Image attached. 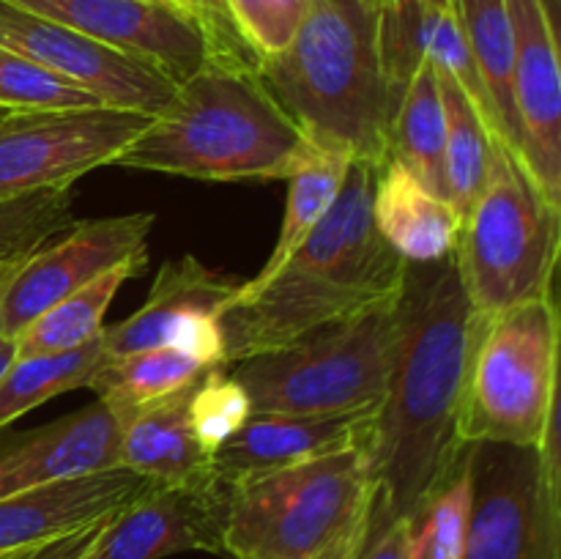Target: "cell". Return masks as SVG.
<instances>
[{"label":"cell","mask_w":561,"mask_h":559,"mask_svg":"<svg viewBox=\"0 0 561 559\" xmlns=\"http://www.w3.org/2000/svg\"><path fill=\"white\" fill-rule=\"evenodd\" d=\"M394 316L392 367L367 444L376 486L367 535L414 518L458 466L466 449V378L482 323L460 283L455 252L433 263H405Z\"/></svg>","instance_id":"obj_1"},{"label":"cell","mask_w":561,"mask_h":559,"mask_svg":"<svg viewBox=\"0 0 561 559\" xmlns=\"http://www.w3.org/2000/svg\"><path fill=\"white\" fill-rule=\"evenodd\" d=\"M376 173L370 164L351 162L337 201L305 244L263 285H241L219 321L225 365L398 301L405 261L373 223Z\"/></svg>","instance_id":"obj_2"},{"label":"cell","mask_w":561,"mask_h":559,"mask_svg":"<svg viewBox=\"0 0 561 559\" xmlns=\"http://www.w3.org/2000/svg\"><path fill=\"white\" fill-rule=\"evenodd\" d=\"M255 75L321 151L381 168L403 91L389 80L378 9L362 0H310L294 42Z\"/></svg>","instance_id":"obj_3"},{"label":"cell","mask_w":561,"mask_h":559,"mask_svg":"<svg viewBox=\"0 0 561 559\" xmlns=\"http://www.w3.org/2000/svg\"><path fill=\"white\" fill-rule=\"evenodd\" d=\"M252 66L208 64L110 164L201 181L290 179L321 157Z\"/></svg>","instance_id":"obj_4"},{"label":"cell","mask_w":561,"mask_h":559,"mask_svg":"<svg viewBox=\"0 0 561 559\" xmlns=\"http://www.w3.org/2000/svg\"><path fill=\"white\" fill-rule=\"evenodd\" d=\"M230 488L225 554L236 559H359L376 486L367 447L250 477Z\"/></svg>","instance_id":"obj_5"},{"label":"cell","mask_w":561,"mask_h":559,"mask_svg":"<svg viewBox=\"0 0 561 559\" xmlns=\"http://www.w3.org/2000/svg\"><path fill=\"white\" fill-rule=\"evenodd\" d=\"M559 244L561 206L491 137L485 184L455 244V266L477 316L491 318L520 301L553 296Z\"/></svg>","instance_id":"obj_6"},{"label":"cell","mask_w":561,"mask_h":559,"mask_svg":"<svg viewBox=\"0 0 561 559\" xmlns=\"http://www.w3.org/2000/svg\"><path fill=\"white\" fill-rule=\"evenodd\" d=\"M394 305L318 329L279 351L230 362L228 370L250 395L252 414L376 411L398 338Z\"/></svg>","instance_id":"obj_7"},{"label":"cell","mask_w":561,"mask_h":559,"mask_svg":"<svg viewBox=\"0 0 561 559\" xmlns=\"http://www.w3.org/2000/svg\"><path fill=\"white\" fill-rule=\"evenodd\" d=\"M559 312L553 296L482 318L466 378V444L540 447L557 420Z\"/></svg>","instance_id":"obj_8"},{"label":"cell","mask_w":561,"mask_h":559,"mask_svg":"<svg viewBox=\"0 0 561 559\" xmlns=\"http://www.w3.org/2000/svg\"><path fill=\"white\" fill-rule=\"evenodd\" d=\"M463 559H561L559 422L540 447L471 442Z\"/></svg>","instance_id":"obj_9"},{"label":"cell","mask_w":561,"mask_h":559,"mask_svg":"<svg viewBox=\"0 0 561 559\" xmlns=\"http://www.w3.org/2000/svg\"><path fill=\"white\" fill-rule=\"evenodd\" d=\"M151 121L118 107L5 113L0 118V203L77 184L113 162Z\"/></svg>","instance_id":"obj_10"},{"label":"cell","mask_w":561,"mask_h":559,"mask_svg":"<svg viewBox=\"0 0 561 559\" xmlns=\"http://www.w3.org/2000/svg\"><path fill=\"white\" fill-rule=\"evenodd\" d=\"M153 214H115V217L71 223L58 241L11 266L0 280V334L16 338L44 310L85 288L110 269L148 255Z\"/></svg>","instance_id":"obj_11"},{"label":"cell","mask_w":561,"mask_h":559,"mask_svg":"<svg viewBox=\"0 0 561 559\" xmlns=\"http://www.w3.org/2000/svg\"><path fill=\"white\" fill-rule=\"evenodd\" d=\"M241 285L236 277L214 272L195 255L162 263L140 310L104 327V360L146 349H175L203 367L225 365L222 321Z\"/></svg>","instance_id":"obj_12"},{"label":"cell","mask_w":561,"mask_h":559,"mask_svg":"<svg viewBox=\"0 0 561 559\" xmlns=\"http://www.w3.org/2000/svg\"><path fill=\"white\" fill-rule=\"evenodd\" d=\"M0 47L93 93L102 104L157 115L170 102L175 82L157 66L93 42L60 22L0 0Z\"/></svg>","instance_id":"obj_13"},{"label":"cell","mask_w":561,"mask_h":559,"mask_svg":"<svg viewBox=\"0 0 561 559\" xmlns=\"http://www.w3.org/2000/svg\"><path fill=\"white\" fill-rule=\"evenodd\" d=\"M60 22L93 42L157 66L179 82L214 64V42L203 22L164 0H9Z\"/></svg>","instance_id":"obj_14"},{"label":"cell","mask_w":561,"mask_h":559,"mask_svg":"<svg viewBox=\"0 0 561 559\" xmlns=\"http://www.w3.org/2000/svg\"><path fill=\"white\" fill-rule=\"evenodd\" d=\"M513 22V104L518 162L561 206L559 0H507Z\"/></svg>","instance_id":"obj_15"},{"label":"cell","mask_w":561,"mask_h":559,"mask_svg":"<svg viewBox=\"0 0 561 559\" xmlns=\"http://www.w3.org/2000/svg\"><path fill=\"white\" fill-rule=\"evenodd\" d=\"M230 488L201 482H151L121 507L93 540L85 559H164L184 551L225 554Z\"/></svg>","instance_id":"obj_16"},{"label":"cell","mask_w":561,"mask_h":559,"mask_svg":"<svg viewBox=\"0 0 561 559\" xmlns=\"http://www.w3.org/2000/svg\"><path fill=\"white\" fill-rule=\"evenodd\" d=\"M376 411L354 414H252L217 453L211 471L222 486L367 447Z\"/></svg>","instance_id":"obj_17"},{"label":"cell","mask_w":561,"mask_h":559,"mask_svg":"<svg viewBox=\"0 0 561 559\" xmlns=\"http://www.w3.org/2000/svg\"><path fill=\"white\" fill-rule=\"evenodd\" d=\"M148 486V477L113 466L0 497V554L42 546L110 518Z\"/></svg>","instance_id":"obj_18"},{"label":"cell","mask_w":561,"mask_h":559,"mask_svg":"<svg viewBox=\"0 0 561 559\" xmlns=\"http://www.w3.org/2000/svg\"><path fill=\"white\" fill-rule=\"evenodd\" d=\"M121 420L102 400L0 444V497L118 466Z\"/></svg>","instance_id":"obj_19"},{"label":"cell","mask_w":561,"mask_h":559,"mask_svg":"<svg viewBox=\"0 0 561 559\" xmlns=\"http://www.w3.org/2000/svg\"><path fill=\"white\" fill-rule=\"evenodd\" d=\"M373 223L405 263H433L453 255L460 233V214L453 203L422 186L394 159H387L376 173Z\"/></svg>","instance_id":"obj_20"},{"label":"cell","mask_w":561,"mask_h":559,"mask_svg":"<svg viewBox=\"0 0 561 559\" xmlns=\"http://www.w3.org/2000/svg\"><path fill=\"white\" fill-rule=\"evenodd\" d=\"M192 387L137 411L121 425L118 466L151 482H201L214 477L211 453L203 449L190 422Z\"/></svg>","instance_id":"obj_21"},{"label":"cell","mask_w":561,"mask_h":559,"mask_svg":"<svg viewBox=\"0 0 561 559\" xmlns=\"http://www.w3.org/2000/svg\"><path fill=\"white\" fill-rule=\"evenodd\" d=\"M482 88L496 115V140L518 153V124L513 104V22L507 0H449Z\"/></svg>","instance_id":"obj_22"},{"label":"cell","mask_w":561,"mask_h":559,"mask_svg":"<svg viewBox=\"0 0 561 559\" xmlns=\"http://www.w3.org/2000/svg\"><path fill=\"white\" fill-rule=\"evenodd\" d=\"M389 159L403 164L422 186L447 197L444 175V102L436 66L422 60L405 85L389 129Z\"/></svg>","instance_id":"obj_23"},{"label":"cell","mask_w":561,"mask_h":559,"mask_svg":"<svg viewBox=\"0 0 561 559\" xmlns=\"http://www.w3.org/2000/svg\"><path fill=\"white\" fill-rule=\"evenodd\" d=\"M206 370L208 367L175 349H146L118 360H102L85 387L93 389L124 425L137 411L192 387Z\"/></svg>","instance_id":"obj_24"},{"label":"cell","mask_w":561,"mask_h":559,"mask_svg":"<svg viewBox=\"0 0 561 559\" xmlns=\"http://www.w3.org/2000/svg\"><path fill=\"white\" fill-rule=\"evenodd\" d=\"M146 266L148 255L121 263L88 283L85 288L75 290L64 301L44 310L31 327L16 334V356L66 354V351L82 349L85 343L96 340L104 332V312L121 285L137 277Z\"/></svg>","instance_id":"obj_25"},{"label":"cell","mask_w":561,"mask_h":559,"mask_svg":"<svg viewBox=\"0 0 561 559\" xmlns=\"http://www.w3.org/2000/svg\"><path fill=\"white\" fill-rule=\"evenodd\" d=\"M438 88L444 102V175H447V201L460 214V223L474 206L488 175L491 159V132L474 107L469 93L460 88L449 71L438 69Z\"/></svg>","instance_id":"obj_26"},{"label":"cell","mask_w":561,"mask_h":559,"mask_svg":"<svg viewBox=\"0 0 561 559\" xmlns=\"http://www.w3.org/2000/svg\"><path fill=\"white\" fill-rule=\"evenodd\" d=\"M102 360V334L66 354L16 356L0 378V431L47 400L85 387Z\"/></svg>","instance_id":"obj_27"},{"label":"cell","mask_w":561,"mask_h":559,"mask_svg":"<svg viewBox=\"0 0 561 559\" xmlns=\"http://www.w3.org/2000/svg\"><path fill=\"white\" fill-rule=\"evenodd\" d=\"M351 159L343 153L323 151L321 157L312 159L307 168L294 173L288 179V206H285L283 230L277 236L272 255L263 263L261 272L252 280H244V288H257L266 283L301 244L307 236L318 228L332 203L337 201L340 186H343L345 173H348Z\"/></svg>","instance_id":"obj_28"},{"label":"cell","mask_w":561,"mask_h":559,"mask_svg":"<svg viewBox=\"0 0 561 559\" xmlns=\"http://www.w3.org/2000/svg\"><path fill=\"white\" fill-rule=\"evenodd\" d=\"M469 513L471 477L463 449L447 482L433 491L411 518V559H463Z\"/></svg>","instance_id":"obj_29"},{"label":"cell","mask_w":561,"mask_h":559,"mask_svg":"<svg viewBox=\"0 0 561 559\" xmlns=\"http://www.w3.org/2000/svg\"><path fill=\"white\" fill-rule=\"evenodd\" d=\"M75 184L49 186L0 203V269L25 261L31 252L75 223Z\"/></svg>","instance_id":"obj_30"},{"label":"cell","mask_w":561,"mask_h":559,"mask_svg":"<svg viewBox=\"0 0 561 559\" xmlns=\"http://www.w3.org/2000/svg\"><path fill=\"white\" fill-rule=\"evenodd\" d=\"M82 107H102V102L93 93L82 91L64 77L27 60L25 55L0 47V110L42 113V110Z\"/></svg>","instance_id":"obj_31"},{"label":"cell","mask_w":561,"mask_h":559,"mask_svg":"<svg viewBox=\"0 0 561 559\" xmlns=\"http://www.w3.org/2000/svg\"><path fill=\"white\" fill-rule=\"evenodd\" d=\"M250 417V395L236 381L228 365L208 367L192 387L190 422L206 453H217Z\"/></svg>","instance_id":"obj_32"},{"label":"cell","mask_w":561,"mask_h":559,"mask_svg":"<svg viewBox=\"0 0 561 559\" xmlns=\"http://www.w3.org/2000/svg\"><path fill=\"white\" fill-rule=\"evenodd\" d=\"M310 0H222L236 36L255 60L274 58L294 42Z\"/></svg>","instance_id":"obj_33"},{"label":"cell","mask_w":561,"mask_h":559,"mask_svg":"<svg viewBox=\"0 0 561 559\" xmlns=\"http://www.w3.org/2000/svg\"><path fill=\"white\" fill-rule=\"evenodd\" d=\"M113 518V515H110ZM110 518L96 521L91 526H82V529L69 532L64 537H55V540L42 543V546H33L22 554V559H85V554L91 551L93 540L102 532V526L107 524Z\"/></svg>","instance_id":"obj_34"},{"label":"cell","mask_w":561,"mask_h":559,"mask_svg":"<svg viewBox=\"0 0 561 559\" xmlns=\"http://www.w3.org/2000/svg\"><path fill=\"white\" fill-rule=\"evenodd\" d=\"M359 559H411V521H392L367 535Z\"/></svg>","instance_id":"obj_35"},{"label":"cell","mask_w":561,"mask_h":559,"mask_svg":"<svg viewBox=\"0 0 561 559\" xmlns=\"http://www.w3.org/2000/svg\"><path fill=\"white\" fill-rule=\"evenodd\" d=\"M14 360H16V338H5V334H0V378H3V373L14 365Z\"/></svg>","instance_id":"obj_36"},{"label":"cell","mask_w":561,"mask_h":559,"mask_svg":"<svg viewBox=\"0 0 561 559\" xmlns=\"http://www.w3.org/2000/svg\"><path fill=\"white\" fill-rule=\"evenodd\" d=\"M362 3H370V5H376V9H381V5L389 3V0H362ZM438 3H449V0H438Z\"/></svg>","instance_id":"obj_37"},{"label":"cell","mask_w":561,"mask_h":559,"mask_svg":"<svg viewBox=\"0 0 561 559\" xmlns=\"http://www.w3.org/2000/svg\"><path fill=\"white\" fill-rule=\"evenodd\" d=\"M27 548H22V551H11V554H0V559H22V554H25Z\"/></svg>","instance_id":"obj_38"},{"label":"cell","mask_w":561,"mask_h":559,"mask_svg":"<svg viewBox=\"0 0 561 559\" xmlns=\"http://www.w3.org/2000/svg\"><path fill=\"white\" fill-rule=\"evenodd\" d=\"M14 266H16V263H14ZM9 269H11V266H5V269H0V280H3V274H5V272H9Z\"/></svg>","instance_id":"obj_39"},{"label":"cell","mask_w":561,"mask_h":559,"mask_svg":"<svg viewBox=\"0 0 561 559\" xmlns=\"http://www.w3.org/2000/svg\"><path fill=\"white\" fill-rule=\"evenodd\" d=\"M5 113H9V110H0V118H3V115H5Z\"/></svg>","instance_id":"obj_40"}]
</instances>
